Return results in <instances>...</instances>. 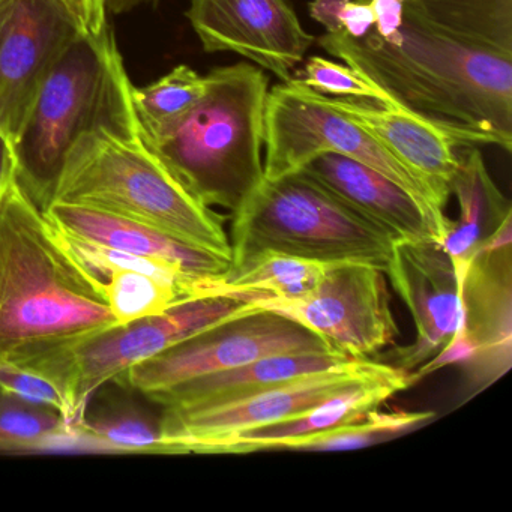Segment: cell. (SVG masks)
<instances>
[{
  "mask_svg": "<svg viewBox=\"0 0 512 512\" xmlns=\"http://www.w3.org/2000/svg\"><path fill=\"white\" fill-rule=\"evenodd\" d=\"M319 44L400 109L469 146L511 152L512 52L463 40L407 13L389 41L374 31L361 40L326 32Z\"/></svg>",
  "mask_w": 512,
  "mask_h": 512,
  "instance_id": "obj_1",
  "label": "cell"
},
{
  "mask_svg": "<svg viewBox=\"0 0 512 512\" xmlns=\"http://www.w3.org/2000/svg\"><path fill=\"white\" fill-rule=\"evenodd\" d=\"M115 325L104 281L14 179L0 202V364H23Z\"/></svg>",
  "mask_w": 512,
  "mask_h": 512,
  "instance_id": "obj_2",
  "label": "cell"
},
{
  "mask_svg": "<svg viewBox=\"0 0 512 512\" xmlns=\"http://www.w3.org/2000/svg\"><path fill=\"white\" fill-rule=\"evenodd\" d=\"M131 89L125 73L106 115L68 151L46 206L67 202L112 212L232 263L223 215L199 202L146 142Z\"/></svg>",
  "mask_w": 512,
  "mask_h": 512,
  "instance_id": "obj_3",
  "label": "cell"
},
{
  "mask_svg": "<svg viewBox=\"0 0 512 512\" xmlns=\"http://www.w3.org/2000/svg\"><path fill=\"white\" fill-rule=\"evenodd\" d=\"M187 118L149 143L182 185L208 208L235 214L263 181L268 77L254 65L218 67Z\"/></svg>",
  "mask_w": 512,
  "mask_h": 512,
  "instance_id": "obj_4",
  "label": "cell"
},
{
  "mask_svg": "<svg viewBox=\"0 0 512 512\" xmlns=\"http://www.w3.org/2000/svg\"><path fill=\"white\" fill-rule=\"evenodd\" d=\"M394 239L302 172L260 182L233 214L232 263L265 251L385 271Z\"/></svg>",
  "mask_w": 512,
  "mask_h": 512,
  "instance_id": "obj_5",
  "label": "cell"
},
{
  "mask_svg": "<svg viewBox=\"0 0 512 512\" xmlns=\"http://www.w3.org/2000/svg\"><path fill=\"white\" fill-rule=\"evenodd\" d=\"M125 73L110 28L98 38L80 35L50 68L13 143L17 181L41 209L71 146L106 115Z\"/></svg>",
  "mask_w": 512,
  "mask_h": 512,
  "instance_id": "obj_6",
  "label": "cell"
},
{
  "mask_svg": "<svg viewBox=\"0 0 512 512\" xmlns=\"http://www.w3.org/2000/svg\"><path fill=\"white\" fill-rule=\"evenodd\" d=\"M248 299L212 293L188 299L155 316L142 317L76 338L17 367L58 386L67 403L65 422L77 427L98 389L121 382L128 370L218 323L254 313Z\"/></svg>",
  "mask_w": 512,
  "mask_h": 512,
  "instance_id": "obj_7",
  "label": "cell"
},
{
  "mask_svg": "<svg viewBox=\"0 0 512 512\" xmlns=\"http://www.w3.org/2000/svg\"><path fill=\"white\" fill-rule=\"evenodd\" d=\"M266 149L263 176L278 179L299 172L322 154H338L365 164L409 191L448 235L451 221L437 206L427 185L373 136L331 109L295 77L266 95Z\"/></svg>",
  "mask_w": 512,
  "mask_h": 512,
  "instance_id": "obj_8",
  "label": "cell"
},
{
  "mask_svg": "<svg viewBox=\"0 0 512 512\" xmlns=\"http://www.w3.org/2000/svg\"><path fill=\"white\" fill-rule=\"evenodd\" d=\"M301 352L334 350L299 323L259 310L218 323L139 362L118 385L151 397L179 383L232 370L265 356Z\"/></svg>",
  "mask_w": 512,
  "mask_h": 512,
  "instance_id": "obj_9",
  "label": "cell"
},
{
  "mask_svg": "<svg viewBox=\"0 0 512 512\" xmlns=\"http://www.w3.org/2000/svg\"><path fill=\"white\" fill-rule=\"evenodd\" d=\"M250 302L310 329L329 349L353 359H368L400 335L385 271L365 263H334L302 298Z\"/></svg>",
  "mask_w": 512,
  "mask_h": 512,
  "instance_id": "obj_10",
  "label": "cell"
},
{
  "mask_svg": "<svg viewBox=\"0 0 512 512\" xmlns=\"http://www.w3.org/2000/svg\"><path fill=\"white\" fill-rule=\"evenodd\" d=\"M380 361L358 359L346 367L278 383L242 397L187 409H164L161 437L169 454H190L191 446L238 431L301 415L335 392L358 382Z\"/></svg>",
  "mask_w": 512,
  "mask_h": 512,
  "instance_id": "obj_11",
  "label": "cell"
},
{
  "mask_svg": "<svg viewBox=\"0 0 512 512\" xmlns=\"http://www.w3.org/2000/svg\"><path fill=\"white\" fill-rule=\"evenodd\" d=\"M80 35L61 0H0V131L11 143L50 68Z\"/></svg>",
  "mask_w": 512,
  "mask_h": 512,
  "instance_id": "obj_12",
  "label": "cell"
},
{
  "mask_svg": "<svg viewBox=\"0 0 512 512\" xmlns=\"http://www.w3.org/2000/svg\"><path fill=\"white\" fill-rule=\"evenodd\" d=\"M188 22L208 53H235L292 79L314 43L287 0H190Z\"/></svg>",
  "mask_w": 512,
  "mask_h": 512,
  "instance_id": "obj_13",
  "label": "cell"
},
{
  "mask_svg": "<svg viewBox=\"0 0 512 512\" xmlns=\"http://www.w3.org/2000/svg\"><path fill=\"white\" fill-rule=\"evenodd\" d=\"M385 274L415 323V343L395 347L394 364H389L409 373L440 352L457 331L460 287L451 257L433 239L394 241Z\"/></svg>",
  "mask_w": 512,
  "mask_h": 512,
  "instance_id": "obj_14",
  "label": "cell"
},
{
  "mask_svg": "<svg viewBox=\"0 0 512 512\" xmlns=\"http://www.w3.org/2000/svg\"><path fill=\"white\" fill-rule=\"evenodd\" d=\"M461 329L475 346L467 385L478 394L505 376L512 352V247L475 254L460 283Z\"/></svg>",
  "mask_w": 512,
  "mask_h": 512,
  "instance_id": "obj_15",
  "label": "cell"
},
{
  "mask_svg": "<svg viewBox=\"0 0 512 512\" xmlns=\"http://www.w3.org/2000/svg\"><path fill=\"white\" fill-rule=\"evenodd\" d=\"M316 92V91H314ZM316 97L373 136L386 151L409 167L433 194L437 206L445 209L449 182L458 164V148L467 143L451 131L400 107H385L367 100Z\"/></svg>",
  "mask_w": 512,
  "mask_h": 512,
  "instance_id": "obj_16",
  "label": "cell"
},
{
  "mask_svg": "<svg viewBox=\"0 0 512 512\" xmlns=\"http://www.w3.org/2000/svg\"><path fill=\"white\" fill-rule=\"evenodd\" d=\"M407 388H410L407 371L380 362L376 370L358 382L335 392L322 403L305 410L295 418L197 443L191 446L190 454H251L274 451L275 446L284 440L334 430L341 425L364 419L368 413L380 409L397 392Z\"/></svg>",
  "mask_w": 512,
  "mask_h": 512,
  "instance_id": "obj_17",
  "label": "cell"
},
{
  "mask_svg": "<svg viewBox=\"0 0 512 512\" xmlns=\"http://www.w3.org/2000/svg\"><path fill=\"white\" fill-rule=\"evenodd\" d=\"M299 172L385 230L394 241H445L442 227L409 191L365 164L343 155L322 154Z\"/></svg>",
  "mask_w": 512,
  "mask_h": 512,
  "instance_id": "obj_18",
  "label": "cell"
},
{
  "mask_svg": "<svg viewBox=\"0 0 512 512\" xmlns=\"http://www.w3.org/2000/svg\"><path fill=\"white\" fill-rule=\"evenodd\" d=\"M43 212L56 229L89 244L172 263L200 277H223L230 268L218 254L112 212L67 202L49 203Z\"/></svg>",
  "mask_w": 512,
  "mask_h": 512,
  "instance_id": "obj_19",
  "label": "cell"
},
{
  "mask_svg": "<svg viewBox=\"0 0 512 512\" xmlns=\"http://www.w3.org/2000/svg\"><path fill=\"white\" fill-rule=\"evenodd\" d=\"M353 361L358 359L338 352L281 353L179 383L148 398L164 409H187L232 400L299 377L338 370Z\"/></svg>",
  "mask_w": 512,
  "mask_h": 512,
  "instance_id": "obj_20",
  "label": "cell"
},
{
  "mask_svg": "<svg viewBox=\"0 0 512 512\" xmlns=\"http://www.w3.org/2000/svg\"><path fill=\"white\" fill-rule=\"evenodd\" d=\"M449 193L457 197L460 215L457 221H451L442 247L451 257L460 287L464 272L479 248L512 217V206L494 184L478 148L458 154Z\"/></svg>",
  "mask_w": 512,
  "mask_h": 512,
  "instance_id": "obj_21",
  "label": "cell"
},
{
  "mask_svg": "<svg viewBox=\"0 0 512 512\" xmlns=\"http://www.w3.org/2000/svg\"><path fill=\"white\" fill-rule=\"evenodd\" d=\"M290 254L265 251L244 260L218 278L215 292L248 299H298L319 286L329 266Z\"/></svg>",
  "mask_w": 512,
  "mask_h": 512,
  "instance_id": "obj_22",
  "label": "cell"
},
{
  "mask_svg": "<svg viewBox=\"0 0 512 512\" xmlns=\"http://www.w3.org/2000/svg\"><path fill=\"white\" fill-rule=\"evenodd\" d=\"M404 13L463 40L512 52V0H403Z\"/></svg>",
  "mask_w": 512,
  "mask_h": 512,
  "instance_id": "obj_23",
  "label": "cell"
},
{
  "mask_svg": "<svg viewBox=\"0 0 512 512\" xmlns=\"http://www.w3.org/2000/svg\"><path fill=\"white\" fill-rule=\"evenodd\" d=\"M205 91V76L188 65L173 68L149 85H133L134 112L145 139L152 142L170 133L199 104Z\"/></svg>",
  "mask_w": 512,
  "mask_h": 512,
  "instance_id": "obj_24",
  "label": "cell"
},
{
  "mask_svg": "<svg viewBox=\"0 0 512 512\" xmlns=\"http://www.w3.org/2000/svg\"><path fill=\"white\" fill-rule=\"evenodd\" d=\"M434 418L436 413L428 410L380 412L376 409L368 413L364 419L352 424L341 425L334 430L322 431L311 436L284 440L275 446L274 451L337 452L368 448L406 436L430 424Z\"/></svg>",
  "mask_w": 512,
  "mask_h": 512,
  "instance_id": "obj_25",
  "label": "cell"
},
{
  "mask_svg": "<svg viewBox=\"0 0 512 512\" xmlns=\"http://www.w3.org/2000/svg\"><path fill=\"white\" fill-rule=\"evenodd\" d=\"M68 427L64 416L53 407L0 391V452L40 454L50 436Z\"/></svg>",
  "mask_w": 512,
  "mask_h": 512,
  "instance_id": "obj_26",
  "label": "cell"
},
{
  "mask_svg": "<svg viewBox=\"0 0 512 512\" xmlns=\"http://www.w3.org/2000/svg\"><path fill=\"white\" fill-rule=\"evenodd\" d=\"M77 427L100 440L109 454H169L160 422L154 424L133 409L110 410L91 418L85 415Z\"/></svg>",
  "mask_w": 512,
  "mask_h": 512,
  "instance_id": "obj_27",
  "label": "cell"
},
{
  "mask_svg": "<svg viewBox=\"0 0 512 512\" xmlns=\"http://www.w3.org/2000/svg\"><path fill=\"white\" fill-rule=\"evenodd\" d=\"M295 79L301 85L329 97L367 100L380 106L397 107L385 92L362 79L352 68L320 56H311L305 64L302 77H295Z\"/></svg>",
  "mask_w": 512,
  "mask_h": 512,
  "instance_id": "obj_28",
  "label": "cell"
},
{
  "mask_svg": "<svg viewBox=\"0 0 512 512\" xmlns=\"http://www.w3.org/2000/svg\"><path fill=\"white\" fill-rule=\"evenodd\" d=\"M0 391L10 392L23 400L44 404L67 416V403L55 383L41 374L17 365L0 364Z\"/></svg>",
  "mask_w": 512,
  "mask_h": 512,
  "instance_id": "obj_29",
  "label": "cell"
},
{
  "mask_svg": "<svg viewBox=\"0 0 512 512\" xmlns=\"http://www.w3.org/2000/svg\"><path fill=\"white\" fill-rule=\"evenodd\" d=\"M473 355H475V346H473L470 338L467 337L466 332L458 326L451 340L448 341V344L440 352H437L433 358L428 359L424 364L419 365L416 373H409L410 386L415 385L416 382L424 379V377L448 367V365H460L463 368L464 365L472 361Z\"/></svg>",
  "mask_w": 512,
  "mask_h": 512,
  "instance_id": "obj_30",
  "label": "cell"
},
{
  "mask_svg": "<svg viewBox=\"0 0 512 512\" xmlns=\"http://www.w3.org/2000/svg\"><path fill=\"white\" fill-rule=\"evenodd\" d=\"M83 37L98 38L110 28L107 0H61Z\"/></svg>",
  "mask_w": 512,
  "mask_h": 512,
  "instance_id": "obj_31",
  "label": "cell"
},
{
  "mask_svg": "<svg viewBox=\"0 0 512 512\" xmlns=\"http://www.w3.org/2000/svg\"><path fill=\"white\" fill-rule=\"evenodd\" d=\"M368 4H370L374 16L373 31L382 40H391L403 26V0H368Z\"/></svg>",
  "mask_w": 512,
  "mask_h": 512,
  "instance_id": "obj_32",
  "label": "cell"
},
{
  "mask_svg": "<svg viewBox=\"0 0 512 512\" xmlns=\"http://www.w3.org/2000/svg\"><path fill=\"white\" fill-rule=\"evenodd\" d=\"M343 32L347 37L361 40L374 29V16L368 0H350L341 17Z\"/></svg>",
  "mask_w": 512,
  "mask_h": 512,
  "instance_id": "obj_33",
  "label": "cell"
},
{
  "mask_svg": "<svg viewBox=\"0 0 512 512\" xmlns=\"http://www.w3.org/2000/svg\"><path fill=\"white\" fill-rule=\"evenodd\" d=\"M350 0H311L308 5L310 17L326 29L328 34L343 32L341 17Z\"/></svg>",
  "mask_w": 512,
  "mask_h": 512,
  "instance_id": "obj_34",
  "label": "cell"
},
{
  "mask_svg": "<svg viewBox=\"0 0 512 512\" xmlns=\"http://www.w3.org/2000/svg\"><path fill=\"white\" fill-rule=\"evenodd\" d=\"M16 178L17 163L13 143L0 131V202L4 199L11 182Z\"/></svg>",
  "mask_w": 512,
  "mask_h": 512,
  "instance_id": "obj_35",
  "label": "cell"
},
{
  "mask_svg": "<svg viewBox=\"0 0 512 512\" xmlns=\"http://www.w3.org/2000/svg\"><path fill=\"white\" fill-rule=\"evenodd\" d=\"M160 0H107L109 14H127L145 5H157Z\"/></svg>",
  "mask_w": 512,
  "mask_h": 512,
  "instance_id": "obj_36",
  "label": "cell"
}]
</instances>
